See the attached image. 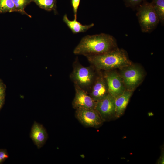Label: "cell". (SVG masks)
<instances>
[{
	"label": "cell",
	"mask_w": 164,
	"mask_h": 164,
	"mask_svg": "<svg viewBox=\"0 0 164 164\" xmlns=\"http://www.w3.org/2000/svg\"><path fill=\"white\" fill-rule=\"evenodd\" d=\"M117 48L115 38L110 35L102 33L83 37L75 48L73 53L86 56L103 54Z\"/></svg>",
	"instance_id": "obj_1"
},
{
	"label": "cell",
	"mask_w": 164,
	"mask_h": 164,
	"mask_svg": "<svg viewBox=\"0 0 164 164\" xmlns=\"http://www.w3.org/2000/svg\"><path fill=\"white\" fill-rule=\"evenodd\" d=\"M86 56L92 66L98 70L121 69L132 64L125 51L118 48L103 54Z\"/></svg>",
	"instance_id": "obj_2"
},
{
	"label": "cell",
	"mask_w": 164,
	"mask_h": 164,
	"mask_svg": "<svg viewBox=\"0 0 164 164\" xmlns=\"http://www.w3.org/2000/svg\"><path fill=\"white\" fill-rule=\"evenodd\" d=\"M73 70L70 78L74 84L86 91L90 89L96 76L93 66L85 67L82 65L77 59L73 65Z\"/></svg>",
	"instance_id": "obj_3"
},
{
	"label": "cell",
	"mask_w": 164,
	"mask_h": 164,
	"mask_svg": "<svg viewBox=\"0 0 164 164\" xmlns=\"http://www.w3.org/2000/svg\"><path fill=\"white\" fill-rule=\"evenodd\" d=\"M142 32L150 33L156 27L159 20L151 3L145 2L138 7L136 14Z\"/></svg>",
	"instance_id": "obj_4"
},
{
	"label": "cell",
	"mask_w": 164,
	"mask_h": 164,
	"mask_svg": "<svg viewBox=\"0 0 164 164\" xmlns=\"http://www.w3.org/2000/svg\"><path fill=\"white\" fill-rule=\"evenodd\" d=\"M121 69L119 75L126 89L133 91L143 79L142 70L138 66L132 64Z\"/></svg>",
	"instance_id": "obj_5"
},
{
	"label": "cell",
	"mask_w": 164,
	"mask_h": 164,
	"mask_svg": "<svg viewBox=\"0 0 164 164\" xmlns=\"http://www.w3.org/2000/svg\"><path fill=\"white\" fill-rule=\"evenodd\" d=\"M75 116L79 121L87 127L97 128L103 121L95 109L80 108L76 109Z\"/></svg>",
	"instance_id": "obj_6"
},
{
	"label": "cell",
	"mask_w": 164,
	"mask_h": 164,
	"mask_svg": "<svg viewBox=\"0 0 164 164\" xmlns=\"http://www.w3.org/2000/svg\"><path fill=\"white\" fill-rule=\"evenodd\" d=\"M95 109L103 121L115 117V97L108 94L102 99L97 101Z\"/></svg>",
	"instance_id": "obj_7"
},
{
	"label": "cell",
	"mask_w": 164,
	"mask_h": 164,
	"mask_svg": "<svg viewBox=\"0 0 164 164\" xmlns=\"http://www.w3.org/2000/svg\"><path fill=\"white\" fill-rule=\"evenodd\" d=\"M104 76L107 84L109 94L114 97L126 90L121 76L116 72L107 71Z\"/></svg>",
	"instance_id": "obj_8"
},
{
	"label": "cell",
	"mask_w": 164,
	"mask_h": 164,
	"mask_svg": "<svg viewBox=\"0 0 164 164\" xmlns=\"http://www.w3.org/2000/svg\"><path fill=\"white\" fill-rule=\"evenodd\" d=\"M74 87L75 93L72 103L73 108L75 109L80 108L95 109L97 102L76 84H74Z\"/></svg>",
	"instance_id": "obj_9"
},
{
	"label": "cell",
	"mask_w": 164,
	"mask_h": 164,
	"mask_svg": "<svg viewBox=\"0 0 164 164\" xmlns=\"http://www.w3.org/2000/svg\"><path fill=\"white\" fill-rule=\"evenodd\" d=\"M90 89L89 95L95 101L100 100L108 94V88L104 76L96 77Z\"/></svg>",
	"instance_id": "obj_10"
},
{
	"label": "cell",
	"mask_w": 164,
	"mask_h": 164,
	"mask_svg": "<svg viewBox=\"0 0 164 164\" xmlns=\"http://www.w3.org/2000/svg\"><path fill=\"white\" fill-rule=\"evenodd\" d=\"M30 137L35 145L39 149L45 143L47 134L43 126L35 121L31 128Z\"/></svg>",
	"instance_id": "obj_11"
},
{
	"label": "cell",
	"mask_w": 164,
	"mask_h": 164,
	"mask_svg": "<svg viewBox=\"0 0 164 164\" xmlns=\"http://www.w3.org/2000/svg\"><path fill=\"white\" fill-rule=\"evenodd\" d=\"M133 91L126 90L121 94L115 97V117L118 118L124 114Z\"/></svg>",
	"instance_id": "obj_12"
},
{
	"label": "cell",
	"mask_w": 164,
	"mask_h": 164,
	"mask_svg": "<svg viewBox=\"0 0 164 164\" xmlns=\"http://www.w3.org/2000/svg\"><path fill=\"white\" fill-rule=\"evenodd\" d=\"M63 20L74 34L85 32L94 25V23L89 25H83L77 21L76 18H74L73 20H70L66 14L64 15Z\"/></svg>",
	"instance_id": "obj_13"
},
{
	"label": "cell",
	"mask_w": 164,
	"mask_h": 164,
	"mask_svg": "<svg viewBox=\"0 0 164 164\" xmlns=\"http://www.w3.org/2000/svg\"><path fill=\"white\" fill-rule=\"evenodd\" d=\"M41 8L47 11H54L57 13L56 0H31Z\"/></svg>",
	"instance_id": "obj_14"
},
{
	"label": "cell",
	"mask_w": 164,
	"mask_h": 164,
	"mask_svg": "<svg viewBox=\"0 0 164 164\" xmlns=\"http://www.w3.org/2000/svg\"><path fill=\"white\" fill-rule=\"evenodd\" d=\"M162 25L164 23V0H152L151 3Z\"/></svg>",
	"instance_id": "obj_15"
},
{
	"label": "cell",
	"mask_w": 164,
	"mask_h": 164,
	"mask_svg": "<svg viewBox=\"0 0 164 164\" xmlns=\"http://www.w3.org/2000/svg\"><path fill=\"white\" fill-rule=\"evenodd\" d=\"M16 12L12 0H0V13Z\"/></svg>",
	"instance_id": "obj_16"
},
{
	"label": "cell",
	"mask_w": 164,
	"mask_h": 164,
	"mask_svg": "<svg viewBox=\"0 0 164 164\" xmlns=\"http://www.w3.org/2000/svg\"><path fill=\"white\" fill-rule=\"evenodd\" d=\"M14 3L16 12L20 13L22 15H25L29 17L31 15L28 14L25 10V8L32 1L31 0H12Z\"/></svg>",
	"instance_id": "obj_17"
},
{
	"label": "cell",
	"mask_w": 164,
	"mask_h": 164,
	"mask_svg": "<svg viewBox=\"0 0 164 164\" xmlns=\"http://www.w3.org/2000/svg\"><path fill=\"white\" fill-rule=\"evenodd\" d=\"M80 0H72V5L74 14V18L77 19L78 9Z\"/></svg>",
	"instance_id": "obj_18"
},
{
	"label": "cell",
	"mask_w": 164,
	"mask_h": 164,
	"mask_svg": "<svg viewBox=\"0 0 164 164\" xmlns=\"http://www.w3.org/2000/svg\"><path fill=\"white\" fill-rule=\"evenodd\" d=\"M8 157V154L5 150H0V164L3 162Z\"/></svg>",
	"instance_id": "obj_19"
},
{
	"label": "cell",
	"mask_w": 164,
	"mask_h": 164,
	"mask_svg": "<svg viewBox=\"0 0 164 164\" xmlns=\"http://www.w3.org/2000/svg\"><path fill=\"white\" fill-rule=\"evenodd\" d=\"M143 0H125L128 6L134 7L138 5Z\"/></svg>",
	"instance_id": "obj_20"
},
{
	"label": "cell",
	"mask_w": 164,
	"mask_h": 164,
	"mask_svg": "<svg viewBox=\"0 0 164 164\" xmlns=\"http://www.w3.org/2000/svg\"><path fill=\"white\" fill-rule=\"evenodd\" d=\"M6 86L2 80L0 81V97L5 96Z\"/></svg>",
	"instance_id": "obj_21"
},
{
	"label": "cell",
	"mask_w": 164,
	"mask_h": 164,
	"mask_svg": "<svg viewBox=\"0 0 164 164\" xmlns=\"http://www.w3.org/2000/svg\"><path fill=\"white\" fill-rule=\"evenodd\" d=\"M5 96L0 97V110L3 105L5 101Z\"/></svg>",
	"instance_id": "obj_22"
},
{
	"label": "cell",
	"mask_w": 164,
	"mask_h": 164,
	"mask_svg": "<svg viewBox=\"0 0 164 164\" xmlns=\"http://www.w3.org/2000/svg\"><path fill=\"white\" fill-rule=\"evenodd\" d=\"M163 153L158 160L159 164H164V153Z\"/></svg>",
	"instance_id": "obj_23"
},
{
	"label": "cell",
	"mask_w": 164,
	"mask_h": 164,
	"mask_svg": "<svg viewBox=\"0 0 164 164\" xmlns=\"http://www.w3.org/2000/svg\"><path fill=\"white\" fill-rule=\"evenodd\" d=\"M1 80V79H0V81L1 80Z\"/></svg>",
	"instance_id": "obj_24"
}]
</instances>
